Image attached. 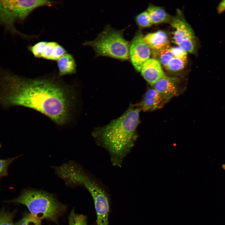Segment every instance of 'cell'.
I'll return each instance as SVG.
<instances>
[{
  "instance_id": "cell-5",
  "label": "cell",
  "mask_w": 225,
  "mask_h": 225,
  "mask_svg": "<svg viewBox=\"0 0 225 225\" xmlns=\"http://www.w3.org/2000/svg\"><path fill=\"white\" fill-rule=\"evenodd\" d=\"M123 31L107 25L94 40L86 41L83 44L92 47L97 56L127 60L129 58L130 44L124 38Z\"/></svg>"
},
{
  "instance_id": "cell-23",
  "label": "cell",
  "mask_w": 225,
  "mask_h": 225,
  "mask_svg": "<svg viewBox=\"0 0 225 225\" xmlns=\"http://www.w3.org/2000/svg\"><path fill=\"white\" fill-rule=\"evenodd\" d=\"M58 44L55 42H47L44 48L42 58L50 60L55 48Z\"/></svg>"
},
{
  "instance_id": "cell-19",
  "label": "cell",
  "mask_w": 225,
  "mask_h": 225,
  "mask_svg": "<svg viewBox=\"0 0 225 225\" xmlns=\"http://www.w3.org/2000/svg\"><path fill=\"white\" fill-rule=\"evenodd\" d=\"M162 103L152 99H143L140 103L139 107L144 111H152L160 108Z\"/></svg>"
},
{
  "instance_id": "cell-20",
  "label": "cell",
  "mask_w": 225,
  "mask_h": 225,
  "mask_svg": "<svg viewBox=\"0 0 225 225\" xmlns=\"http://www.w3.org/2000/svg\"><path fill=\"white\" fill-rule=\"evenodd\" d=\"M135 19L138 25L141 27H148L153 24L147 11H145L138 15Z\"/></svg>"
},
{
  "instance_id": "cell-16",
  "label": "cell",
  "mask_w": 225,
  "mask_h": 225,
  "mask_svg": "<svg viewBox=\"0 0 225 225\" xmlns=\"http://www.w3.org/2000/svg\"><path fill=\"white\" fill-rule=\"evenodd\" d=\"M187 62V58H182L173 57L165 67L168 71L176 72L182 70Z\"/></svg>"
},
{
  "instance_id": "cell-22",
  "label": "cell",
  "mask_w": 225,
  "mask_h": 225,
  "mask_svg": "<svg viewBox=\"0 0 225 225\" xmlns=\"http://www.w3.org/2000/svg\"><path fill=\"white\" fill-rule=\"evenodd\" d=\"M47 42L45 41H40L32 46H29L28 49L35 57L42 58L44 48Z\"/></svg>"
},
{
  "instance_id": "cell-7",
  "label": "cell",
  "mask_w": 225,
  "mask_h": 225,
  "mask_svg": "<svg viewBox=\"0 0 225 225\" xmlns=\"http://www.w3.org/2000/svg\"><path fill=\"white\" fill-rule=\"evenodd\" d=\"M82 186L88 190L93 198L97 215V225H108L109 205L106 192L88 173Z\"/></svg>"
},
{
  "instance_id": "cell-1",
  "label": "cell",
  "mask_w": 225,
  "mask_h": 225,
  "mask_svg": "<svg viewBox=\"0 0 225 225\" xmlns=\"http://www.w3.org/2000/svg\"><path fill=\"white\" fill-rule=\"evenodd\" d=\"M21 106L44 114L57 125L67 122L71 101L62 85L47 79H28L0 68V107Z\"/></svg>"
},
{
  "instance_id": "cell-4",
  "label": "cell",
  "mask_w": 225,
  "mask_h": 225,
  "mask_svg": "<svg viewBox=\"0 0 225 225\" xmlns=\"http://www.w3.org/2000/svg\"><path fill=\"white\" fill-rule=\"evenodd\" d=\"M50 0H0V25L5 32L13 35H18L26 38L32 36L23 34L19 32L15 24L23 22L35 9L42 6L50 7Z\"/></svg>"
},
{
  "instance_id": "cell-25",
  "label": "cell",
  "mask_w": 225,
  "mask_h": 225,
  "mask_svg": "<svg viewBox=\"0 0 225 225\" xmlns=\"http://www.w3.org/2000/svg\"><path fill=\"white\" fill-rule=\"evenodd\" d=\"M19 156L5 159H0V179L7 175L9 165Z\"/></svg>"
},
{
  "instance_id": "cell-10",
  "label": "cell",
  "mask_w": 225,
  "mask_h": 225,
  "mask_svg": "<svg viewBox=\"0 0 225 225\" xmlns=\"http://www.w3.org/2000/svg\"><path fill=\"white\" fill-rule=\"evenodd\" d=\"M158 60L149 58L142 65L140 70L145 79L151 86L160 79L166 76Z\"/></svg>"
},
{
  "instance_id": "cell-28",
  "label": "cell",
  "mask_w": 225,
  "mask_h": 225,
  "mask_svg": "<svg viewBox=\"0 0 225 225\" xmlns=\"http://www.w3.org/2000/svg\"><path fill=\"white\" fill-rule=\"evenodd\" d=\"M217 10L218 13L220 14L225 11V0L222 1L218 4Z\"/></svg>"
},
{
  "instance_id": "cell-14",
  "label": "cell",
  "mask_w": 225,
  "mask_h": 225,
  "mask_svg": "<svg viewBox=\"0 0 225 225\" xmlns=\"http://www.w3.org/2000/svg\"><path fill=\"white\" fill-rule=\"evenodd\" d=\"M153 24L168 22L171 19L165 10L162 8L153 5H150L147 11Z\"/></svg>"
},
{
  "instance_id": "cell-3",
  "label": "cell",
  "mask_w": 225,
  "mask_h": 225,
  "mask_svg": "<svg viewBox=\"0 0 225 225\" xmlns=\"http://www.w3.org/2000/svg\"><path fill=\"white\" fill-rule=\"evenodd\" d=\"M5 202L23 205L35 218L55 223H58L67 209L66 206L52 193L34 188L24 189L18 197Z\"/></svg>"
},
{
  "instance_id": "cell-27",
  "label": "cell",
  "mask_w": 225,
  "mask_h": 225,
  "mask_svg": "<svg viewBox=\"0 0 225 225\" xmlns=\"http://www.w3.org/2000/svg\"><path fill=\"white\" fill-rule=\"evenodd\" d=\"M171 50L173 57L182 58H187V52L180 47L177 46L171 47Z\"/></svg>"
},
{
  "instance_id": "cell-17",
  "label": "cell",
  "mask_w": 225,
  "mask_h": 225,
  "mask_svg": "<svg viewBox=\"0 0 225 225\" xmlns=\"http://www.w3.org/2000/svg\"><path fill=\"white\" fill-rule=\"evenodd\" d=\"M68 222L69 225H88L87 217L76 213L74 209L68 216Z\"/></svg>"
},
{
  "instance_id": "cell-11",
  "label": "cell",
  "mask_w": 225,
  "mask_h": 225,
  "mask_svg": "<svg viewBox=\"0 0 225 225\" xmlns=\"http://www.w3.org/2000/svg\"><path fill=\"white\" fill-rule=\"evenodd\" d=\"M152 86L167 100L178 94L177 80L175 78L166 76L158 81Z\"/></svg>"
},
{
  "instance_id": "cell-2",
  "label": "cell",
  "mask_w": 225,
  "mask_h": 225,
  "mask_svg": "<svg viewBox=\"0 0 225 225\" xmlns=\"http://www.w3.org/2000/svg\"><path fill=\"white\" fill-rule=\"evenodd\" d=\"M141 109L132 106L118 118L92 132L97 143L107 150L114 166H121L135 144Z\"/></svg>"
},
{
  "instance_id": "cell-12",
  "label": "cell",
  "mask_w": 225,
  "mask_h": 225,
  "mask_svg": "<svg viewBox=\"0 0 225 225\" xmlns=\"http://www.w3.org/2000/svg\"><path fill=\"white\" fill-rule=\"evenodd\" d=\"M143 39L150 49L158 50L169 45V42L166 33L159 31L147 34L143 37Z\"/></svg>"
},
{
  "instance_id": "cell-13",
  "label": "cell",
  "mask_w": 225,
  "mask_h": 225,
  "mask_svg": "<svg viewBox=\"0 0 225 225\" xmlns=\"http://www.w3.org/2000/svg\"><path fill=\"white\" fill-rule=\"evenodd\" d=\"M59 76H62L75 73L76 64L73 56L66 53L57 61Z\"/></svg>"
},
{
  "instance_id": "cell-24",
  "label": "cell",
  "mask_w": 225,
  "mask_h": 225,
  "mask_svg": "<svg viewBox=\"0 0 225 225\" xmlns=\"http://www.w3.org/2000/svg\"><path fill=\"white\" fill-rule=\"evenodd\" d=\"M144 99H152L162 103L167 100L162 95L153 88L150 89L147 91Z\"/></svg>"
},
{
  "instance_id": "cell-15",
  "label": "cell",
  "mask_w": 225,
  "mask_h": 225,
  "mask_svg": "<svg viewBox=\"0 0 225 225\" xmlns=\"http://www.w3.org/2000/svg\"><path fill=\"white\" fill-rule=\"evenodd\" d=\"M152 52L154 58L158 60L165 67L173 57L169 45L159 50H152Z\"/></svg>"
},
{
  "instance_id": "cell-21",
  "label": "cell",
  "mask_w": 225,
  "mask_h": 225,
  "mask_svg": "<svg viewBox=\"0 0 225 225\" xmlns=\"http://www.w3.org/2000/svg\"><path fill=\"white\" fill-rule=\"evenodd\" d=\"M41 220L30 213H26L15 225H42Z\"/></svg>"
},
{
  "instance_id": "cell-18",
  "label": "cell",
  "mask_w": 225,
  "mask_h": 225,
  "mask_svg": "<svg viewBox=\"0 0 225 225\" xmlns=\"http://www.w3.org/2000/svg\"><path fill=\"white\" fill-rule=\"evenodd\" d=\"M15 212L3 208L0 211V225H15L13 218Z\"/></svg>"
},
{
  "instance_id": "cell-9",
  "label": "cell",
  "mask_w": 225,
  "mask_h": 225,
  "mask_svg": "<svg viewBox=\"0 0 225 225\" xmlns=\"http://www.w3.org/2000/svg\"><path fill=\"white\" fill-rule=\"evenodd\" d=\"M140 30L136 33L129 44V58L136 70L140 71L143 63L150 58V49L143 39Z\"/></svg>"
},
{
  "instance_id": "cell-6",
  "label": "cell",
  "mask_w": 225,
  "mask_h": 225,
  "mask_svg": "<svg viewBox=\"0 0 225 225\" xmlns=\"http://www.w3.org/2000/svg\"><path fill=\"white\" fill-rule=\"evenodd\" d=\"M170 22L174 29L172 37L173 42L187 52L195 54L196 42L194 32L181 12H178Z\"/></svg>"
},
{
  "instance_id": "cell-29",
  "label": "cell",
  "mask_w": 225,
  "mask_h": 225,
  "mask_svg": "<svg viewBox=\"0 0 225 225\" xmlns=\"http://www.w3.org/2000/svg\"><path fill=\"white\" fill-rule=\"evenodd\" d=\"M222 168L223 169L225 170V165H222Z\"/></svg>"
},
{
  "instance_id": "cell-8",
  "label": "cell",
  "mask_w": 225,
  "mask_h": 225,
  "mask_svg": "<svg viewBox=\"0 0 225 225\" xmlns=\"http://www.w3.org/2000/svg\"><path fill=\"white\" fill-rule=\"evenodd\" d=\"M52 168L55 174L67 186L75 187L82 185L86 172L76 162L69 161Z\"/></svg>"
},
{
  "instance_id": "cell-26",
  "label": "cell",
  "mask_w": 225,
  "mask_h": 225,
  "mask_svg": "<svg viewBox=\"0 0 225 225\" xmlns=\"http://www.w3.org/2000/svg\"><path fill=\"white\" fill-rule=\"evenodd\" d=\"M66 53L65 49L58 43L55 48L50 60L57 61Z\"/></svg>"
}]
</instances>
